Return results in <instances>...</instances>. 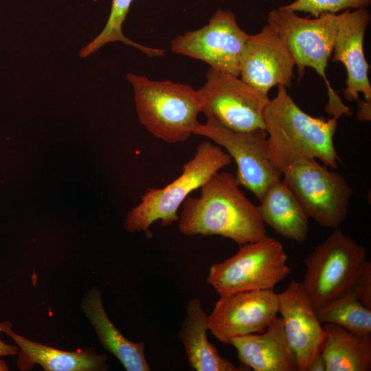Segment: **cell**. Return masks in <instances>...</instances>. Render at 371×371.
<instances>
[{"mask_svg":"<svg viewBox=\"0 0 371 371\" xmlns=\"http://www.w3.org/2000/svg\"><path fill=\"white\" fill-rule=\"evenodd\" d=\"M370 3L371 0H295L280 8L318 17L325 12L337 14L341 10L366 8Z\"/></svg>","mask_w":371,"mask_h":371,"instance_id":"obj_24","label":"cell"},{"mask_svg":"<svg viewBox=\"0 0 371 371\" xmlns=\"http://www.w3.org/2000/svg\"><path fill=\"white\" fill-rule=\"evenodd\" d=\"M294 60L282 38L268 24L247 38L241 56V79L268 95L270 89L289 88L293 77Z\"/></svg>","mask_w":371,"mask_h":371,"instance_id":"obj_13","label":"cell"},{"mask_svg":"<svg viewBox=\"0 0 371 371\" xmlns=\"http://www.w3.org/2000/svg\"><path fill=\"white\" fill-rule=\"evenodd\" d=\"M198 90L201 112L234 130L264 128L263 112L269 99L238 76L210 67Z\"/></svg>","mask_w":371,"mask_h":371,"instance_id":"obj_10","label":"cell"},{"mask_svg":"<svg viewBox=\"0 0 371 371\" xmlns=\"http://www.w3.org/2000/svg\"><path fill=\"white\" fill-rule=\"evenodd\" d=\"M278 313L298 371H306L314 357L322 352L326 333L300 282H291L278 294Z\"/></svg>","mask_w":371,"mask_h":371,"instance_id":"obj_14","label":"cell"},{"mask_svg":"<svg viewBox=\"0 0 371 371\" xmlns=\"http://www.w3.org/2000/svg\"><path fill=\"white\" fill-rule=\"evenodd\" d=\"M19 352V347L8 344L0 339V357L3 356L16 355Z\"/></svg>","mask_w":371,"mask_h":371,"instance_id":"obj_28","label":"cell"},{"mask_svg":"<svg viewBox=\"0 0 371 371\" xmlns=\"http://www.w3.org/2000/svg\"><path fill=\"white\" fill-rule=\"evenodd\" d=\"M126 78L134 90L139 121L151 135L169 144L186 142L194 135L201 112L198 90L131 73Z\"/></svg>","mask_w":371,"mask_h":371,"instance_id":"obj_3","label":"cell"},{"mask_svg":"<svg viewBox=\"0 0 371 371\" xmlns=\"http://www.w3.org/2000/svg\"><path fill=\"white\" fill-rule=\"evenodd\" d=\"M194 135L207 137L225 150L236 163L237 183L258 201L272 183L282 179L281 172L269 159L265 129L236 131L207 119L205 123L198 124Z\"/></svg>","mask_w":371,"mask_h":371,"instance_id":"obj_9","label":"cell"},{"mask_svg":"<svg viewBox=\"0 0 371 371\" xmlns=\"http://www.w3.org/2000/svg\"><path fill=\"white\" fill-rule=\"evenodd\" d=\"M357 101L358 102L357 119L370 121L371 119V101L361 100L359 98Z\"/></svg>","mask_w":371,"mask_h":371,"instance_id":"obj_26","label":"cell"},{"mask_svg":"<svg viewBox=\"0 0 371 371\" xmlns=\"http://www.w3.org/2000/svg\"><path fill=\"white\" fill-rule=\"evenodd\" d=\"M350 291L367 308L371 309V262L366 260L355 279Z\"/></svg>","mask_w":371,"mask_h":371,"instance_id":"obj_25","label":"cell"},{"mask_svg":"<svg viewBox=\"0 0 371 371\" xmlns=\"http://www.w3.org/2000/svg\"><path fill=\"white\" fill-rule=\"evenodd\" d=\"M198 197L188 196L179 217L186 236H220L239 246L269 236L258 205L240 189L234 175L218 172L201 188Z\"/></svg>","mask_w":371,"mask_h":371,"instance_id":"obj_1","label":"cell"},{"mask_svg":"<svg viewBox=\"0 0 371 371\" xmlns=\"http://www.w3.org/2000/svg\"><path fill=\"white\" fill-rule=\"evenodd\" d=\"M370 21L366 8L346 10L338 14V24L333 45V62H341L347 72L344 98L349 102L357 100L359 93L371 101V86L368 78L370 66L363 51V38Z\"/></svg>","mask_w":371,"mask_h":371,"instance_id":"obj_15","label":"cell"},{"mask_svg":"<svg viewBox=\"0 0 371 371\" xmlns=\"http://www.w3.org/2000/svg\"><path fill=\"white\" fill-rule=\"evenodd\" d=\"M132 2L133 0H112L110 14L104 27L98 36L80 50L79 54L81 58H87L106 44L117 41L139 49L148 57L164 56L165 50L142 45L131 41L124 34L122 25Z\"/></svg>","mask_w":371,"mask_h":371,"instance_id":"obj_23","label":"cell"},{"mask_svg":"<svg viewBox=\"0 0 371 371\" xmlns=\"http://www.w3.org/2000/svg\"><path fill=\"white\" fill-rule=\"evenodd\" d=\"M233 346L242 365L255 371H298L295 356L291 349L281 317L274 321L262 334L234 337Z\"/></svg>","mask_w":371,"mask_h":371,"instance_id":"obj_17","label":"cell"},{"mask_svg":"<svg viewBox=\"0 0 371 371\" xmlns=\"http://www.w3.org/2000/svg\"><path fill=\"white\" fill-rule=\"evenodd\" d=\"M282 174V181L308 218L332 229L345 220L353 191L341 174L328 170L312 158L295 161Z\"/></svg>","mask_w":371,"mask_h":371,"instance_id":"obj_8","label":"cell"},{"mask_svg":"<svg viewBox=\"0 0 371 371\" xmlns=\"http://www.w3.org/2000/svg\"><path fill=\"white\" fill-rule=\"evenodd\" d=\"M0 333L12 339L19 347L17 367L26 371L38 364L45 371H105L109 369L106 355H98L92 348L64 351L32 341L12 330L9 322H0Z\"/></svg>","mask_w":371,"mask_h":371,"instance_id":"obj_16","label":"cell"},{"mask_svg":"<svg viewBox=\"0 0 371 371\" xmlns=\"http://www.w3.org/2000/svg\"><path fill=\"white\" fill-rule=\"evenodd\" d=\"M263 120L269 157L281 173L301 158L319 159L325 166L337 168L341 159L333 143L337 118L307 114L289 95L286 88L278 85L276 96L265 108Z\"/></svg>","mask_w":371,"mask_h":371,"instance_id":"obj_2","label":"cell"},{"mask_svg":"<svg viewBox=\"0 0 371 371\" xmlns=\"http://www.w3.org/2000/svg\"><path fill=\"white\" fill-rule=\"evenodd\" d=\"M366 260L363 246L342 230H335L304 259L302 287L314 309L322 308L350 291Z\"/></svg>","mask_w":371,"mask_h":371,"instance_id":"obj_6","label":"cell"},{"mask_svg":"<svg viewBox=\"0 0 371 371\" xmlns=\"http://www.w3.org/2000/svg\"><path fill=\"white\" fill-rule=\"evenodd\" d=\"M287 259L282 244L269 236L243 245L232 257L212 265L207 282L220 296L273 289L291 272Z\"/></svg>","mask_w":371,"mask_h":371,"instance_id":"obj_7","label":"cell"},{"mask_svg":"<svg viewBox=\"0 0 371 371\" xmlns=\"http://www.w3.org/2000/svg\"><path fill=\"white\" fill-rule=\"evenodd\" d=\"M8 370L9 368L6 363L3 360L0 359V371H8Z\"/></svg>","mask_w":371,"mask_h":371,"instance_id":"obj_29","label":"cell"},{"mask_svg":"<svg viewBox=\"0 0 371 371\" xmlns=\"http://www.w3.org/2000/svg\"><path fill=\"white\" fill-rule=\"evenodd\" d=\"M259 201L258 209L265 224L288 239L300 243L306 239L309 218L282 179L272 183Z\"/></svg>","mask_w":371,"mask_h":371,"instance_id":"obj_20","label":"cell"},{"mask_svg":"<svg viewBox=\"0 0 371 371\" xmlns=\"http://www.w3.org/2000/svg\"><path fill=\"white\" fill-rule=\"evenodd\" d=\"M278 313V293L273 289L221 295L208 315V330L218 341L230 345L235 337L262 333Z\"/></svg>","mask_w":371,"mask_h":371,"instance_id":"obj_12","label":"cell"},{"mask_svg":"<svg viewBox=\"0 0 371 371\" xmlns=\"http://www.w3.org/2000/svg\"><path fill=\"white\" fill-rule=\"evenodd\" d=\"M322 326L326 333L322 350L326 371L371 370L370 333H353L334 324Z\"/></svg>","mask_w":371,"mask_h":371,"instance_id":"obj_21","label":"cell"},{"mask_svg":"<svg viewBox=\"0 0 371 371\" xmlns=\"http://www.w3.org/2000/svg\"><path fill=\"white\" fill-rule=\"evenodd\" d=\"M232 161L221 146L211 141L202 142L177 178L162 188H150L145 192L141 202L126 215L125 229L144 232L150 237L149 229L155 221L160 220L163 227L178 221L177 211L189 194Z\"/></svg>","mask_w":371,"mask_h":371,"instance_id":"obj_4","label":"cell"},{"mask_svg":"<svg viewBox=\"0 0 371 371\" xmlns=\"http://www.w3.org/2000/svg\"><path fill=\"white\" fill-rule=\"evenodd\" d=\"M249 36L238 26L232 11L218 8L207 25L172 39L171 49L239 76L241 56Z\"/></svg>","mask_w":371,"mask_h":371,"instance_id":"obj_11","label":"cell"},{"mask_svg":"<svg viewBox=\"0 0 371 371\" xmlns=\"http://www.w3.org/2000/svg\"><path fill=\"white\" fill-rule=\"evenodd\" d=\"M315 313L322 324H334L356 333H371V309L364 306L350 291Z\"/></svg>","mask_w":371,"mask_h":371,"instance_id":"obj_22","label":"cell"},{"mask_svg":"<svg viewBox=\"0 0 371 371\" xmlns=\"http://www.w3.org/2000/svg\"><path fill=\"white\" fill-rule=\"evenodd\" d=\"M326 362L321 352L314 357L306 371H326Z\"/></svg>","mask_w":371,"mask_h":371,"instance_id":"obj_27","label":"cell"},{"mask_svg":"<svg viewBox=\"0 0 371 371\" xmlns=\"http://www.w3.org/2000/svg\"><path fill=\"white\" fill-rule=\"evenodd\" d=\"M208 315L198 298H192L186 306V315L181 323L178 337L183 344L190 368L196 371L249 370L236 367L222 357L207 337Z\"/></svg>","mask_w":371,"mask_h":371,"instance_id":"obj_19","label":"cell"},{"mask_svg":"<svg viewBox=\"0 0 371 371\" xmlns=\"http://www.w3.org/2000/svg\"><path fill=\"white\" fill-rule=\"evenodd\" d=\"M81 307L95 329L102 347L113 354L127 371H150L144 353V342L126 339L111 322L104 308L102 291L89 289L82 298Z\"/></svg>","mask_w":371,"mask_h":371,"instance_id":"obj_18","label":"cell"},{"mask_svg":"<svg viewBox=\"0 0 371 371\" xmlns=\"http://www.w3.org/2000/svg\"><path fill=\"white\" fill-rule=\"evenodd\" d=\"M267 24L282 38L297 66L298 80L309 67L322 76L328 89L326 111L338 118L349 109L332 88L326 69L331 56L338 24V14L325 12L318 17H301L295 12L278 8L271 10Z\"/></svg>","mask_w":371,"mask_h":371,"instance_id":"obj_5","label":"cell"}]
</instances>
